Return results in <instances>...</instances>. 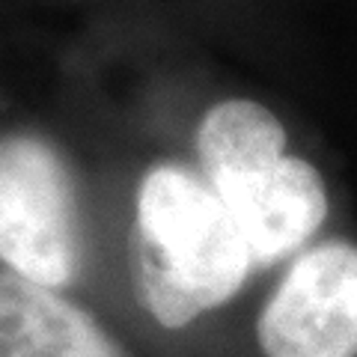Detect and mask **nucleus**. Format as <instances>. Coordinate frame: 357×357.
I'll use <instances>...</instances> for the list:
<instances>
[{"mask_svg": "<svg viewBox=\"0 0 357 357\" xmlns=\"http://www.w3.org/2000/svg\"><path fill=\"white\" fill-rule=\"evenodd\" d=\"M253 268L248 238L206 178L178 164L143 176L134 211V283L149 316L185 328L238 292Z\"/></svg>", "mask_w": 357, "mask_h": 357, "instance_id": "1", "label": "nucleus"}, {"mask_svg": "<svg viewBox=\"0 0 357 357\" xmlns=\"http://www.w3.org/2000/svg\"><path fill=\"white\" fill-rule=\"evenodd\" d=\"M0 262L42 286L81 268V215L63 155L36 134L0 137Z\"/></svg>", "mask_w": 357, "mask_h": 357, "instance_id": "2", "label": "nucleus"}, {"mask_svg": "<svg viewBox=\"0 0 357 357\" xmlns=\"http://www.w3.org/2000/svg\"><path fill=\"white\" fill-rule=\"evenodd\" d=\"M265 357H357V244L301 253L256 321Z\"/></svg>", "mask_w": 357, "mask_h": 357, "instance_id": "3", "label": "nucleus"}, {"mask_svg": "<svg viewBox=\"0 0 357 357\" xmlns=\"http://www.w3.org/2000/svg\"><path fill=\"white\" fill-rule=\"evenodd\" d=\"M248 238L253 265L268 268L295 253L328 218V188L304 158L283 155L215 185Z\"/></svg>", "mask_w": 357, "mask_h": 357, "instance_id": "4", "label": "nucleus"}, {"mask_svg": "<svg viewBox=\"0 0 357 357\" xmlns=\"http://www.w3.org/2000/svg\"><path fill=\"white\" fill-rule=\"evenodd\" d=\"M0 357H126L98 321L15 271H0Z\"/></svg>", "mask_w": 357, "mask_h": 357, "instance_id": "5", "label": "nucleus"}, {"mask_svg": "<svg viewBox=\"0 0 357 357\" xmlns=\"http://www.w3.org/2000/svg\"><path fill=\"white\" fill-rule=\"evenodd\" d=\"M283 155L286 128L265 105L250 98H227L215 105L197 128L199 170L211 188Z\"/></svg>", "mask_w": 357, "mask_h": 357, "instance_id": "6", "label": "nucleus"}]
</instances>
